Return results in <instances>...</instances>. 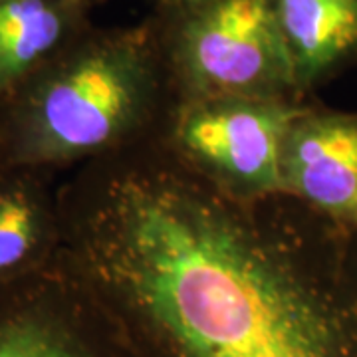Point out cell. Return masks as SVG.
I'll list each match as a JSON object with an SVG mask.
<instances>
[{
  "label": "cell",
  "mask_w": 357,
  "mask_h": 357,
  "mask_svg": "<svg viewBox=\"0 0 357 357\" xmlns=\"http://www.w3.org/2000/svg\"><path fill=\"white\" fill-rule=\"evenodd\" d=\"M56 175L0 161V288L50 268L58 258L62 183Z\"/></svg>",
  "instance_id": "obj_7"
},
{
  "label": "cell",
  "mask_w": 357,
  "mask_h": 357,
  "mask_svg": "<svg viewBox=\"0 0 357 357\" xmlns=\"http://www.w3.org/2000/svg\"><path fill=\"white\" fill-rule=\"evenodd\" d=\"M151 2H153V8H167V6H175L187 0H151Z\"/></svg>",
  "instance_id": "obj_10"
},
{
  "label": "cell",
  "mask_w": 357,
  "mask_h": 357,
  "mask_svg": "<svg viewBox=\"0 0 357 357\" xmlns=\"http://www.w3.org/2000/svg\"><path fill=\"white\" fill-rule=\"evenodd\" d=\"M0 357H131L103 310L58 260L0 288Z\"/></svg>",
  "instance_id": "obj_5"
},
{
  "label": "cell",
  "mask_w": 357,
  "mask_h": 357,
  "mask_svg": "<svg viewBox=\"0 0 357 357\" xmlns=\"http://www.w3.org/2000/svg\"><path fill=\"white\" fill-rule=\"evenodd\" d=\"M173 103L217 98L307 102L270 0H187L153 8Z\"/></svg>",
  "instance_id": "obj_3"
},
{
  "label": "cell",
  "mask_w": 357,
  "mask_h": 357,
  "mask_svg": "<svg viewBox=\"0 0 357 357\" xmlns=\"http://www.w3.org/2000/svg\"><path fill=\"white\" fill-rule=\"evenodd\" d=\"M300 93L357 66V0H270Z\"/></svg>",
  "instance_id": "obj_8"
},
{
  "label": "cell",
  "mask_w": 357,
  "mask_h": 357,
  "mask_svg": "<svg viewBox=\"0 0 357 357\" xmlns=\"http://www.w3.org/2000/svg\"><path fill=\"white\" fill-rule=\"evenodd\" d=\"M312 102V100H307ZM307 102L217 98L171 105L157 139L234 199L282 192V149Z\"/></svg>",
  "instance_id": "obj_4"
},
{
  "label": "cell",
  "mask_w": 357,
  "mask_h": 357,
  "mask_svg": "<svg viewBox=\"0 0 357 357\" xmlns=\"http://www.w3.org/2000/svg\"><path fill=\"white\" fill-rule=\"evenodd\" d=\"M282 192L357 232V112L307 102L282 149Z\"/></svg>",
  "instance_id": "obj_6"
},
{
  "label": "cell",
  "mask_w": 357,
  "mask_h": 357,
  "mask_svg": "<svg viewBox=\"0 0 357 357\" xmlns=\"http://www.w3.org/2000/svg\"><path fill=\"white\" fill-rule=\"evenodd\" d=\"M173 105L149 16L89 24L0 100V161L52 173L157 137Z\"/></svg>",
  "instance_id": "obj_2"
},
{
  "label": "cell",
  "mask_w": 357,
  "mask_h": 357,
  "mask_svg": "<svg viewBox=\"0 0 357 357\" xmlns=\"http://www.w3.org/2000/svg\"><path fill=\"white\" fill-rule=\"evenodd\" d=\"M86 2H88V4H91V6H93V4H98L100 0H86Z\"/></svg>",
  "instance_id": "obj_11"
},
{
  "label": "cell",
  "mask_w": 357,
  "mask_h": 357,
  "mask_svg": "<svg viewBox=\"0 0 357 357\" xmlns=\"http://www.w3.org/2000/svg\"><path fill=\"white\" fill-rule=\"evenodd\" d=\"M86 0H0V100L89 26Z\"/></svg>",
  "instance_id": "obj_9"
},
{
  "label": "cell",
  "mask_w": 357,
  "mask_h": 357,
  "mask_svg": "<svg viewBox=\"0 0 357 357\" xmlns=\"http://www.w3.org/2000/svg\"><path fill=\"white\" fill-rule=\"evenodd\" d=\"M58 264L131 357H357V232L218 191L157 137L60 185Z\"/></svg>",
  "instance_id": "obj_1"
}]
</instances>
